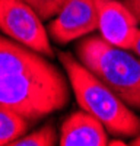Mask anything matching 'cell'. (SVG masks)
<instances>
[{
  "label": "cell",
  "mask_w": 140,
  "mask_h": 146,
  "mask_svg": "<svg viewBox=\"0 0 140 146\" xmlns=\"http://www.w3.org/2000/svg\"><path fill=\"white\" fill-rule=\"evenodd\" d=\"M108 142V130L105 126L83 110L66 118L58 137L60 146H105Z\"/></svg>",
  "instance_id": "obj_7"
},
{
  "label": "cell",
  "mask_w": 140,
  "mask_h": 146,
  "mask_svg": "<svg viewBox=\"0 0 140 146\" xmlns=\"http://www.w3.org/2000/svg\"><path fill=\"white\" fill-rule=\"evenodd\" d=\"M23 2L37 12L41 19H50L60 12L66 0H23Z\"/></svg>",
  "instance_id": "obj_11"
},
{
  "label": "cell",
  "mask_w": 140,
  "mask_h": 146,
  "mask_svg": "<svg viewBox=\"0 0 140 146\" xmlns=\"http://www.w3.org/2000/svg\"><path fill=\"white\" fill-rule=\"evenodd\" d=\"M130 145H133V146H140V135L139 136H136L133 140H131V143Z\"/></svg>",
  "instance_id": "obj_15"
},
{
  "label": "cell",
  "mask_w": 140,
  "mask_h": 146,
  "mask_svg": "<svg viewBox=\"0 0 140 146\" xmlns=\"http://www.w3.org/2000/svg\"><path fill=\"white\" fill-rule=\"evenodd\" d=\"M121 2L133 12V15L136 16L137 22L140 23V0H121Z\"/></svg>",
  "instance_id": "obj_12"
},
{
  "label": "cell",
  "mask_w": 140,
  "mask_h": 146,
  "mask_svg": "<svg viewBox=\"0 0 140 146\" xmlns=\"http://www.w3.org/2000/svg\"><path fill=\"white\" fill-rule=\"evenodd\" d=\"M108 145H111V146H125L127 143L123 139H114V140L108 142Z\"/></svg>",
  "instance_id": "obj_14"
},
{
  "label": "cell",
  "mask_w": 140,
  "mask_h": 146,
  "mask_svg": "<svg viewBox=\"0 0 140 146\" xmlns=\"http://www.w3.org/2000/svg\"><path fill=\"white\" fill-rule=\"evenodd\" d=\"M98 29V7L95 0H66L50 23L48 31L58 44H67Z\"/></svg>",
  "instance_id": "obj_5"
},
{
  "label": "cell",
  "mask_w": 140,
  "mask_h": 146,
  "mask_svg": "<svg viewBox=\"0 0 140 146\" xmlns=\"http://www.w3.org/2000/svg\"><path fill=\"white\" fill-rule=\"evenodd\" d=\"M58 145L57 131L53 124H44L32 133L23 135L16 139L10 146H53Z\"/></svg>",
  "instance_id": "obj_10"
},
{
  "label": "cell",
  "mask_w": 140,
  "mask_h": 146,
  "mask_svg": "<svg viewBox=\"0 0 140 146\" xmlns=\"http://www.w3.org/2000/svg\"><path fill=\"white\" fill-rule=\"evenodd\" d=\"M29 121L6 107H0V146L12 145L25 135Z\"/></svg>",
  "instance_id": "obj_9"
},
{
  "label": "cell",
  "mask_w": 140,
  "mask_h": 146,
  "mask_svg": "<svg viewBox=\"0 0 140 146\" xmlns=\"http://www.w3.org/2000/svg\"><path fill=\"white\" fill-rule=\"evenodd\" d=\"M76 56L130 108L140 110V57L107 42L101 35L80 40Z\"/></svg>",
  "instance_id": "obj_3"
},
{
  "label": "cell",
  "mask_w": 140,
  "mask_h": 146,
  "mask_svg": "<svg viewBox=\"0 0 140 146\" xmlns=\"http://www.w3.org/2000/svg\"><path fill=\"white\" fill-rule=\"evenodd\" d=\"M98 7V29L102 38L117 47L131 50L139 22L121 0H95Z\"/></svg>",
  "instance_id": "obj_6"
},
{
  "label": "cell",
  "mask_w": 140,
  "mask_h": 146,
  "mask_svg": "<svg viewBox=\"0 0 140 146\" xmlns=\"http://www.w3.org/2000/svg\"><path fill=\"white\" fill-rule=\"evenodd\" d=\"M69 83L45 57L29 67L0 76V107L37 121L66 107Z\"/></svg>",
  "instance_id": "obj_1"
},
{
  "label": "cell",
  "mask_w": 140,
  "mask_h": 146,
  "mask_svg": "<svg viewBox=\"0 0 140 146\" xmlns=\"http://www.w3.org/2000/svg\"><path fill=\"white\" fill-rule=\"evenodd\" d=\"M57 57L69 78L76 101L83 111L98 118L114 136L136 137L140 135V117L82 64L79 58L66 51H60Z\"/></svg>",
  "instance_id": "obj_2"
},
{
  "label": "cell",
  "mask_w": 140,
  "mask_h": 146,
  "mask_svg": "<svg viewBox=\"0 0 140 146\" xmlns=\"http://www.w3.org/2000/svg\"><path fill=\"white\" fill-rule=\"evenodd\" d=\"M0 29L34 51L54 56L42 19L23 0H0Z\"/></svg>",
  "instance_id": "obj_4"
},
{
  "label": "cell",
  "mask_w": 140,
  "mask_h": 146,
  "mask_svg": "<svg viewBox=\"0 0 140 146\" xmlns=\"http://www.w3.org/2000/svg\"><path fill=\"white\" fill-rule=\"evenodd\" d=\"M131 50L134 51L136 56L140 57V28H139V31H137V34H136V38H134V42H133Z\"/></svg>",
  "instance_id": "obj_13"
},
{
  "label": "cell",
  "mask_w": 140,
  "mask_h": 146,
  "mask_svg": "<svg viewBox=\"0 0 140 146\" xmlns=\"http://www.w3.org/2000/svg\"><path fill=\"white\" fill-rule=\"evenodd\" d=\"M42 54L0 36V76L15 73L37 63Z\"/></svg>",
  "instance_id": "obj_8"
}]
</instances>
